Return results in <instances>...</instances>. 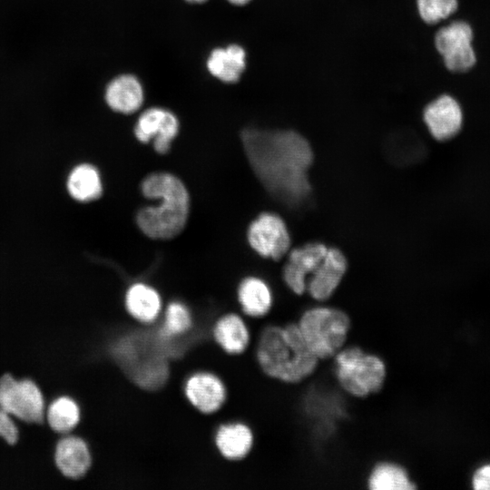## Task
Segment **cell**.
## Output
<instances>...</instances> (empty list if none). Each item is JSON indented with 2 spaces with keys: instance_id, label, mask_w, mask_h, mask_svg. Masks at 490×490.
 <instances>
[{
  "instance_id": "obj_1",
  "label": "cell",
  "mask_w": 490,
  "mask_h": 490,
  "mask_svg": "<svg viewBox=\"0 0 490 490\" xmlns=\"http://www.w3.org/2000/svg\"><path fill=\"white\" fill-rule=\"evenodd\" d=\"M240 141L255 176L274 199L289 207L309 199L313 152L303 135L290 129L248 127Z\"/></svg>"
},
{
  "instance_id": "obj_2",
  "label": "cell",
  "mask_w": 490,
  "mask_h": 490,
  "mask_svg": "<svg viewBox=\"0 0 490 490\" xmlns=\"http://www.w3.org/2000/svg\"><path fill=\"white\" fill-rule=\"evenodd\" d=\"M255 360L269 379L290 387L310 379L320 366L295 320L265 326L257 339Z\"/></svg>"
},
{
  "instance_id": "obj_3",
  "label": "cell",
  "mask_w": 490,
  "mask_h": 490,
  "mask_svg": "<svg viewBox=\"0 0 490 490\" xmlns=\"http://www.w3.org/2000/svg\"><path fill=\"white\" fill-rule=\"evenodd\" d=\"M141 191L157 203L138 211L135 221L140 230L152 240L178 236L190 213V195L182 181L171 172H152L142 180Z\"/></svg>"
},
{
  "instance_id": "obj_4",
  "label": "cell",
  "mask_w": 490,
  "mask_h": 490,
  "mask_svg": "<svg viewBox=\"0 0 490 490\" xmlns=\"http://www.w3.org/2000/svg\"><path fill=\"white\" fill-rule=\"evenodd\" d=\"M330 361L338 388L349 397L365 400L380 394L388 379V366L378 353L348 343Z\"/></svg>"
},
{
  "instance_id": "obj_5",
  "label": "cell",
  "mask_w": 490,
  "mask_h": 490,
  "mask_svg": "<svg viewBox=\"0 0 490 490\" xmlns=\"http://www.w3.org/2000/svg\"><path fill=\"white\" fill-rule=\"evenodd\" d=\"M113 353L124 374L140 388L158 389L169 378L171 356L155 331L122 338L116 342Z\"/></svg>"
},
{
  "instance_id": "obj_6",
  "label": "cell",
  "mask_w": 490,
  "mask_h": 490,
  "mask_svg": "<svg viewBox=\"0 0 490 490\" xmlns=\"http://www.w3.org/2000/svg\"><path fill=\"white\" fill-rule=\"evenodd\" d=\"M311 352L328 362L350 340L353 321L340 308L316 305L305 309L295 320Z\"/></svg>"
},
{
  "instance_id": "obj_7",
  "label": "cell",
  "mask_w": 490,
  "mask_h": 490,
  "mask_svg": "<svg viewBox=\"0 0 490 490\" xmlns=\"http://www.w3.org/2000/svg\"><path fill=\"white\" fill-rule=\"evenodd\" d=\"M475 40L474 26L465 18H452L436 26L432 37L443 68L457 75L466 74L477 65Z\"/></svg>"
},
{
  "instance_id": "obj_8",
  "label": "cell",
  "mask_w": 490,
  "mask_h": 490,
  "mask_svg": "<svg viewBox=\"0 0 490 490\" xmlns=\"http://www.w3.org/2000/svg\"><path fill=\"white\" fill-rule=\"evenodd\" d=\"M0 408L27 423H41L44 399L39 387L31 379H16L10 374L0 378Z\"/></svg>"
},
{
  "instance_id": "obj_9",
  "label": "cell",
  "mask_w": 490,
  "mask_h": 490,
  "mask_svg": "<svg viewBox=\"0 0 490 490\" xmlns=\"http://www.w3.org/2000/svg\"><path fill=\"white\" fill-rule=\"evenodd\" d=\"M180 131V121L171 110L152 106L143 110L133 127L135 138L142 143L152 142L154 151L166 154Z\"/></svg>"
},
{
  "instance_id": "obj_10",
  "label": "cell",
  "mask_w": 490,
  "mask_h": 490,
  "mask_svg": "<svg viewBox=\"0 0 490 490\" xmlns=\"http://www.w3.org/2000/svg\"><path fill=\"white\" fill-rule=\"evenodd\" d=\"M247 239L259 255L274 260H279L290 247V236L285 221L272 212H262L251 221Z\"/></svg>"
},
{
  "instance_id": "obj_11",
  "label": "cell",
  "mask_w": 490,
  "mask_h": 490,
  "mask_svg": "<svg viewBox=\"0 0 490 490\" xmlns=\"http://www.w3.org/2000/svg\"><path fill=\"white\" fill-rule=\"evenodd\" d=\"M422 118L431 136L444 142L460 132L465 112L457 97L450 93H441L427 102L423 108Z\"/></svg>"
},
{
  "instance_id": "obj_12",
  "label": "cell",
  "mask_w": 490,
  "mask_h": 490,
  "mask_svg": "<svg viewBox=\"0 0 490 490\" xmlns=\"http://www.w3.org/2000/svg\"><path fill=\"white\" fill-rule=\"evenodd\" d=\"M183 394L188 403L203 415L219 411L227 399V388L222 379L210 371L191 374L183 385Z\"/></svg>"
},
{
  "instance_id": "obj_13",
  "label": "cell",
  "mask_w": 490,
  "mask_h": 490,
  "mask_svg": "<svg viewBox=\"0 0 490 490\" xmlns=\"http://www.w3.org/2000/svg\"><path fill=\"white\" fill-rule=\"evenodd\" d=\"M347 267L344 254L338 249L328 248L325 257L307 280L306 292L316 301H327L340 285Z\"/></svg>"
},
{
  "instance_id": "obj_14",
  "label": "cell",
  "mask_w": 490,
  "mask_h": 490,
  "mask_svg": "<svg viewBox=\"0 0 490 490\" xmlns=\"http://www.w3.org/2000/svg\"><path fill=\"white\" fill-rule=\"evenodd\" d=\"M328 250L321 242H310L291 250L283 268V280L286 286L296 295L306 292L309 277L319 265Z\"/></svg>"
},
{
  "instance_id": "obj_15",
  "label": "cell",
  "mask_w": 490,
  "mask_h": 490,
  "mask_svg": "<svg viewBox=\"0 0 490 490\" xmlns=\"http://www.w3.org/2000/svg\"><path fill=\"white\" fill-rule=\"evenodd\" d=\"M248 67V52L238 43L212 48L205 60L208 74L215 80L234 84L240 81Z\"/></svg>"
},
{
  "instance_id": "obj_16",
  "label": "cell",
  "mask_w": 490,
  "mask_h": 490,
  "mask_svg": "<svg viewBox=\"0 0 490 490\" xmlns=\"http://www.w3.org/2000/svg\"><path fill=\"white\" fill-rule=\"evenodd\" d=\"M103 96L107 106L113 112L130 115L142 107L145 102V88L137 75L122 73L107 83Z\"/></svg>"
},
{
  "instance_id": "obj_17",
  "label": "cell",
  "mask_w": 490,
  "mask_h": 490,
  "mask_svg": "<svg viewBox=\"0 0 490 490\" xmlns=\"http://www.w3.org/2000/svg\"><path fill=\"white\" fill-rule=\"evenodd\" d=\"M214 444L224 459L239 462L247 458L253 450L255 434L247 423H224L218 426L214 434Z\"/></svg>"
},
{
  "instance_id": "obj_18",
  "label": "cell",
  "mask_w": 490,
  "mask_h": 490,
  "mask_svg": "<svg viewBox=\"0 0 490 490\" xmlns=\"http://www.w3.org/2000/svg\"><path fill=\"white\" fill-rule=\"evenodd\" d=\"M369 490H414L417 488L410 472L399 461L383 459L375 462L364 479Z\"/></svg>"
},
{
  "instance_id": "obj_19",
  "label": "cell",
  "mask_w": 490,
  "mask_h": 490,
  "mask_svg": "<svg viewBox=\"0 0 490 490\" xmlns=\"http://www.w3.org/2000/svg\"><path fill=\"white\" fill-rule=\"evenodd\" d=\"M212 337L216 344L231 356L243 354L251 341L248 324L240 315L234 312L226 313L216 320Z\"/></svg>"
},
{
  "instance_id": "obj_20",
  "label": "cell",
  "mask_w": 490,
  "mask_h": 490,
  "mask_svg": "<svg viewBox=\"0 0 490 490\" xmlns=\"http://www.w3.org/2000/svg\"><path fill=\"white\" fill-rule=\"evenodd\" d=\"M54 459L62 474L72 479L85 475L92 465L87 443L76 436H64L57 443Z\"/></svg>"
},
{
  "instance_id": "obj_21",
  "label": "cell",
  "mask_w": 490,
  "mask_h": 490,
  "mask_svg": "<svg viewBox=\"0 0 490 490\" xmlns=\"http://www.w3.org/2000/svg\"><path fill=\"white\" fill-rule=\"evenodd\" d=\"M124 307L135 321L150 325L161 316L162 300L153 287L144 282H135L128 287L124 294Z\"/></svg>"
},
{
  "instance_id": "obj_22",
  "label": "cell",
  "mask_w": 490,
  "mask_h": 490,
  "mask_svg": "<svg viewBox=\"0 0 490 490\" xmlns=\"http://www.w3.org/2000/svg\"><path fill=\"white\" fill-rule=\"evenodd\" d=\"M240 309L246 317L261 318L266 317L273 305V295L270 286L262 279L250 276L243 279L237 289Z\"/></svg>"
},
{
  "instance_id": "obj_23",
  "label": "cell",
  "mask_w": 490,
  "mask_h": 490,
  "mask_svg": "<svg viewBox=\"0 0 490 490\" xmlns=\"http://www.w3.org/2000/svg\"><path fill=\"white\" fill-rule=\"evenodd\" d=\"M66 186L72 198L81 202L97 200L103 193L100 172L90 163L75 166L68 176Z\"/></svg>"
},
{
  "instance_id": "obj_24",
  "label": "cell",
  "mask_w": 490,
  "mask_h": 490,
  "mask_svg": "<svg viewBox=\"0 0 490 490\" xmlns=\"http://www.w3.org/2000/svg\"><path fill=\"white\" fill-rule=\"evenodd\" d=\"M192 326L190 309L180 300H172L166 306L162 322L155 331L165 341H176L188 333Z\"/></svg>"
},
{
  "instance_id": "obj_25",
  "label": "cell",
  "mask_w": 490,
  "mask_h": 490,
  "mask_svg": "<svg viewBox=\"0 0 490 490\" xmlns=\"http://www.w3.org/2000/svg\"><path fill=\"white\" fill-rule=\"evenodd\" d=\"M46 417L53 430L60 433H67L73 430L80 422V407L70 397H59L48 407Z\"/></svg>"
},
{
  "instance_id": "obj_26",
  "label": "cell",
  "mask_w": 490,
  "mask_h": 490,
  "mask_svg": "<svg viewBox=\"0 0 490 490\" xmlns=\"http://www.w3.org/2000/svg\"><path fill=\"white\" fill-rule=\"evenodd\" d=\"M416 11L426 26H438L452 19L459 10V0H415Z\"/></svg>"
},
{
  "instance_id": "obj_27",
  "label": "cell",
  "mask_w": 490,
  "mask_h": 490,
  "mask_svg": "<svg viewBox=\"0 0 490 490\" xmlns=\"http://www.w3.org/2000/svg\"><path fill=\"white\" fill-rule=\"evenodd\" d=\"M0 436L10 445L18 440V429L10 415L0 408Z\"/></svg>"
},
{
  "instance_id": "obj_28",
  "label": "cell",
  "mask_w": 490,
  "mask_h": 490,
  "mask_svg": "<svg viewBox=\"0 0 490 490\" xmlns=\"http://www.w3.org/2000/svg\"><path fill=\"white\" fill-rule=\"evenodd\" d=\"M472 486L476 490H490V463L480 466L472 475Z\"/></svg>"
},
{
  "instance_id": "obj_29",
  "label": "cell",
  "mask_w": 490,
  "mask_h": 490,
  "mask_svg": "<svg viewBox=\"0 0 490 490\" xmlns=\"http://www.w3.org/2000/svg\"><path fill=\"white\" fill-rule=\"evenodd\" d=\"M225 1L233 6L243 7L250 5L253 0H225Z\"/></svg>"
},
{
  "instance_id": "obj_30",
  "label": "cell",
  "mask_w": 490,
  "mask_h": 490,
  "mask_svg": "<svg viewBox=\"0 0 490 490\" xmlns=\"http://www.w3.org/2000/svg\"><path fill=\"white\" fill-rule=\"evenodd\" d=\"M183 1H185L188 4L201 5L208 2L209 0H183Z\"/></svg>"
}]
</instances>
